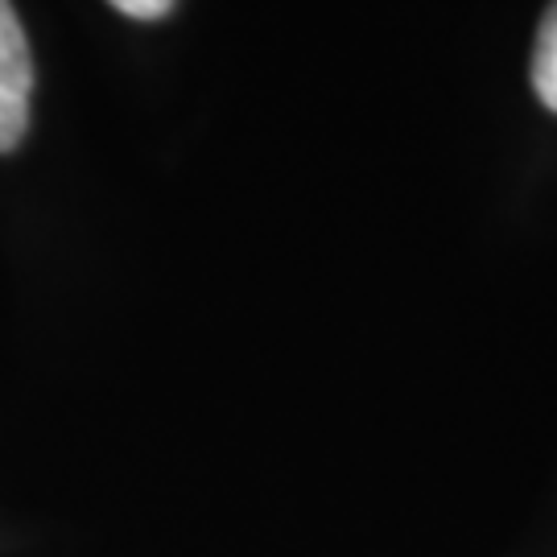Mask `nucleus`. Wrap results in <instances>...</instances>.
<instances>
[{
  "label": "nucleus",
  "mask_w": 557,
  "mask_h": 557,
  "mask_svg": "<svg viewBox=\"0 0 557 557\" xmlns=\"http://www.w3.org/2000/svg\"><path fill=\"white\" fill-rule=\"evenodd\" d=\"M112 9H120L124 17H137V21H158L174 9V0H108Z\"/></svg>",
  "instance_id": "7ed1b4c3"
},
{
  "label": "nucleus",
  "mask_w": 557,
  "mask_h": 557,
  "mask_svg": "<svg viewBox=\"0 0 557 557\" xmlns=\"http://www.w3.org/2000/svg\"><path fill=\"white\" fill-rule=\"evenodd\" d=\"M29 87H34V62L29 41L21 29L9 0H0V153H9L29 124Z\"/></svg>",
  "instance_id": "f257e3e1"
},
{
  "label": "nucleus",
  "mask_w": 557,
  "mask_h": 557,
  "mask_svg": "<svg viewBox=\"0 0 557 557\" xmlns=\"http://www.w3.org/2000/svg\"><path fill=\"white\" fill-rule=\"evenodd\" d=\"M533 87H537L541 103L557 112V0L541 21L537 54H533Z\"/></svg>",
  "instance_id": "f03ea898"
}]
</instances>
